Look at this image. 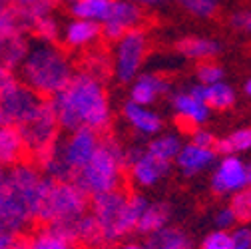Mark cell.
Returning <instances> with one entry per match:
<instances>
[{"label": "cell", "instance_id": "1", "mask_svg": "<svg viewBox=\"0 0 251 249\" xmlns=\"http://www.w3.org/2000/svg\"><path fill=\"white\" fill-rule=\"evenodd\" d=\"M54 114L62 132H74L78 128H90L104 132L110 124V102L106 88L100 80L86 72H76L68 86L50 98Z\"/></svg>", "mask_w": 251, "mask_h": 249}, {"label": "cell", "instance_id": "2", "mask_svg": "<svg viewBox=\"0 0 251 249\" xmlns=\"http://www.w3.org/2000/svg\"><path fill=\"white\" fill-rule=\"evenodd\" d=\"M16 74L18 80L34 94L50 100L68 86V82L76 74V66L68 52L58 44L30 40V50Z\"/></svg>", "mask_w": 251, "mask_h": 249}, {"label": "cell", "instance_id": "3", "mask_svg": "<svg viewBox=\"0 0 251 249\" xmlns=\"http://www.w3.org/2000/svg\"><path fill=\"white\" fill-rule=\"evenodd\" d=\"M148 199L140 194H126L122 188L90 198V213L100 229V237L104 243H116L124 235L136 231V225L144 209L148 207Z\"/></svg>", "mask_w": 251, "mask_h": 249}, {"label": "cell", "instance_id": "4", "mask_svg": "<svg viewBox=\"0 0 251 249\" xmlns=\"http://www.w3.org/2000/svg\"><path fill=\"white\" fill-rule=\"evenodd\" d=\"M122 175H124V148L116 140L100 136L96 153L74 175L72 183H76L88 198H94L100 194L120 190Z\"/></svg>", "mask_w": 251, "mask_h": 249}, {"label": "cell", "instance_id": "5", "mask_svg": "<svg viewBox=\"0 0 251 249\" xmlns=\"http://www.w3.org/2000/svg\"><path fill=\"white\" fill-rule=\"evenodd\" d=\"M90 207V198L72 181H54L48 179L46 190L36 211L34 225L44 227L62 220H70Z\"/></svg>", "mask_w": 251, "mask_h": 249}, {"label": "cell", "instance_id": "6", "mask_svg": "<svg viewBox=\"0 0 251 249\" xmlns=\"http://www.w3.org/2000/svg\"><path fill=\"white\" fill-rule=\"evenodd\" d=\"M16 130L26 146L30 162H34L42 153H46L60 140L62 132L50 100H42V104L32 114L18 124Z\"/></svg>", "mask_w": 251, "mask_h": 249}, {"label": "cell", "instance_id": "7", "mask_svg": "<svg viewBox=\"0 0 251 249\" xmlns=\"http://www.w3.org/2000/svg\"><path fill=\"white\" fill-rule=\"evenodd\" d=\"M46 183H48V177H44L42 172L32 162H22L18 166L8 168L6 192L30 215L32 224L36 220V211L40 207Z\"/></svg>", "mask_w": 251, "mask_h": 249}, {"label": "cell", "instance_id": "8", "mask_svg": "<svg viewBox=\"0 0 251 249\" xmlns=\"http://www.w3.org/2000/svg\"><path fill=\"white\" fill-rule=\"evenodd\" d=\"M148 50L146 32L140 28H134L126 32L116 44L114 56V72L122 84H132L140 76V68Z\"/></svg>", "mask_w": 251, "mask_h": 249}, {"label": "cell", "instance_id": "9", "mask_svg": "<svg viewBox=\"0 0 251 249\" xmlns=\"http://www.w3.org/2000/svg\"><path fill=\"white\" fill-rule=\"evenodd\" d=\"M100 144V134L90 128H78L70 132L68 136L58 140V151L66 166L74 172V175L92 160V155L96 153Z\"/></svg>", "mask_w": 251, "mask_h": 249}, {"label": "cell", "instance_id": "10", "mask_svg": "<svg viewBox=\"0 0 251 249\" xmlns=\"http://www.w3.org/2000/svg\"><path fill=\"white\" fill-rule=\"evenodd\" d=\"M42 100L44 98H40L28 86L16 80L0 92V112H2L6 124L18 126L22 120H26L42 104Z\"/></svg>", "mask_w": 251, "mask_h": 249}, {"label": "cell", "instance_id": "11", "mask_svg": "<svg viewBox=\"0 0 251 249\" xmlns=\"http://www.w3.org/2000/svg\"><path fill=\"white\" fill-rule=\"evenodd\" d=\"M144 12L138 4L128 0H114L106 20L100 24V38L106 42H118L126 32L138 28L142 22Z\"/></svg>", "mask_w": 251, "mask_h": 249}, {"label": "cell", "instance_id": "12", "mask_svg": "<svg viewBox=\"0 0 251 249\" xmlns=\"http://www.w3.org/2000/svg\"><path fill=\"white\" fill-rule=\"evenodd\" d=\"M48 227L50 231H54L58 237H62L66 243H70L72 247L76 245H100L104 243L102 237H100V229L94 222V217L88 211L76 215V217H70V220H62V222H56L52 225H44Z\"/></svg>", "mask_w": 251, "mask_h": 249}, {"label": "cell", "instance_id": "13", "mask_svg": "<svg viewBox=\"0 0 251 249\" xmlns=\"http://www.w3.org/2000/svg\"><path fill=\"white\" fill-rule=\"evenodd\" d=\"M124 168H128L134 181L142 188H151L158 183L170 170V164L155 160L146 149H124Z\"/></svg>", "mask_w": 251, "mask_h": 249}, {"label": "cell", "instance_id": "14", "mask_svg": "<svg viewBox=\"0 0 251 249\" xmlns=\"http://www.w3.org/2000/svg\"><path fill=\"white\" fill-rule=\"evenodd\" d=\"M211 188L215 194H237L247 188V166L235 155H226L213 172Z\"/></svg>", "mask_w": 251, "mask_h": 249}, {"label": "cell", "instance_id": "15", "mask_svg": "<svg viewBox=\"0 0 251 249\" xmlns=\"http://www.w3.org/2000/svg\"><path fill=\"white\" fill-rule=\"evenodd\" d=\"M62 44L70 50H88L100 40V24L90 20L72 18L60 32Z\"/></svg>", "mask_w": 251, "mask_h": 249}, {"label": "cell", "instance_id": "16", "mask_svg": "<svg viewBox=\"0 0 251 249\" xmlns=\"http://www.w3.org/2000/svg\"><path fill=\"white\" fill-rule=\"evenodd\" d=\"M30 225H34L32 220H30V215L4 190L0 194V235L26 233V229Z\"/></svg>", "mask_w": 251, "mask_h": 249}, {"label": "cell", "instance_id": "17", "mask_svg": "<svg viewBox=\"0 0 251 249\" xmlns=\"http://www.w3.org/2000/svg\"><path fill=\"white\" fill-rule=\"evenodd\" d=\"M22 162H30L26 146H24L16 126L4 124V126L0 128V166H4L8 170Z\"/></svg>", "mask_w": 251, "mask_h": 249}, {"label": "cell", "instance_id": "18", "mask_svg": "<svg viewBox=\"0 0 251 249\" xmlns=\"http://www.w3.org/2000/svg\"><path fill=\"white\" fill-rule=\"evenodd\" d=\"M30 50V38L26 34H0V68L18 72Z\"/></svg>", "mask_w": 251, "mask_h": 249}, {"label": "cell", "instance_id": "19", "mask_svg": "<svg viewBox=\"0 0 251 249\" xmlns=\"http://www.w3.org/2000/svg\"><path fill=\"white\" fill-rule=\"evenodd\" d=\"M187 94H192L194 98H198L200 102H203L207 108H213V110H227L235 104V92L224 80L215 82L211 86L196 84V86L190 88Z\"/></svg>", "mask_w": 251, "mask_h": 249}, {"label": "cell", "instance_id": "20", "mask_svg": "<svg viewBox=\"0 0 251 249\" xmlns=\"http://www.w3.org/2000/svg\"><path fill=\"white\" fill-rule=\"evenodd\" d=\"M170 92V82L164 80L162 76L155 74H140L132 82L130 90V102L138 106H150L158 96H164Z\"/></svg>", "mask_w": 251, "mask_h": 249}, {"label": "cell", "instance_id": "21", "mask_svg": "<svg viewBox=\"0 0 251 249\" xmlns=\"http://www.w3.org/2000/svg\"><path fill=\"white\" fill-rule=\"evenodd\" d=\"M215 155H217L215 149L187 144V146H181L176 162H177V168L181 170L183 175H196V174L207 170L215 162Z\"/></svg>", "mask_w": 251, "mask_h": 249}, {"label": "cell", "instance_id": "22", "mask_svg": "<svg viewBox=\"0 0 251 249\" xmlns=\"http://www.w3.org/2000/svg\"><path fill=\"white\" fill-rule=\"evenodd\" d=\"M192 237L179 227L166 225L148 235L144 249H192Z\"/></svg>", "mask_w": 251, "mask_h": 249}, {"label": "cell", "instance_id": "23", "mask_svg": "<svg viewBox=\"0 0 251 249\" xmlns=\"http://www.w3.org/2000/svg\"><path fill=\"white\" fill-rule=\"evenodd\" d=\"M124 118L128 120L132 126L144 134V136H153V134H160L162 130V120L158 114L150 112L146 106H138L134 102H126L124 106Z\"/></svg>", "mask_w": 251, "mask_h": 249}, {"label": "cell", "instance_id": "24", "mask_svg": "<svg viewBox=\"0 0 251 249\" xmlns=\"http://www.w3.org/2000/svg\"><path fill=\"white\" fill-rule=\"evenodd\" d=\"M112 2L114 0H68V10L72 18L102 24L112 8Z\"/></svg>", "mask_w": 251, "mask_h": 249}, {"label": "cell", "instance_id": "25", "mask_svg": "<svg viewBox=\"0 0 251 249\" xmlns=\"http://www.w3.org/2000/svg\"><path fill=\"white\" fill-rule=\"evenodd\" d=\"M177 52L183 54L185 58H192V60H198V62H207L211 60L222 46H219L215 40L211 38H201V36H190V38H181L177 44H176Z\"/></svg>", "mask_w": 251, "mask_h": 249}, {"label": "cell", "instance_id": "26", "mask_svg": "<svg viewBox=\"0 0 251 249\" xmlns=\"http://www.w3.org/2000/svg\"><path fill=\"white\" fill-rule=\"evenodd\" d=\"M170 215H172V207L168 203H164V201L148 203V207L144 209L140 222L136 225V231H140L144 235H150L153 231H158V229L168 225Z\"/></svg>", "mask_w": 251, "mask_h": 249}, {"label": "cell", "instance_id": "27", "mask_svg": "<svg viewBox=\"0 0 251 249\" xmlns=\"http://www.w3.org/2000/svg\"><path fill=\"white\" fill-rule=\"evenodd\" d=\"M172 104H174L176 112L179 114V118L187 120L190 124H203L209 116V108L203 102H200L198 98H194L192 94H187V92L176 94Z\"/></svg>", "mask_w": 251, "mask_h": 249}, {"label": "cell", "instance_id": "28", "mask_svg": "<svg viewBox=\"0 0 251 249\" xmlns=\"http://www.w3.org/2000/svg\"><path fill=\"white\" fill-rule=\"evenodd\" d=\"M179 149H181V142H179L177 136H172V134L153 138V140L148 144V148H146V151H148L150 155H153L155 160L166 162V164H170L172 160L177 158Z\"/></svg>", "mask_w": 251, "mask_h": 249}, {"label": "cell", "instance_id": "29", "mask_svg": "<svg viewBox=\"0 0 251 249\" xmlns=\"http://www.w3.org/2000/svg\"><path fill=\"white\" fill-rule=\"evenodd\" d=\"M213 149H215V153H224V155H235L237 151L251 149V128L235 130L233 134L217 140Z\"/></svg>", "mask_w": 251, "mask_h": 249}, {"label": "cell", "instance_id": "30", "mask_svg": "<svg viewBox=\"0 0 251 249\" xmlns=\"http://www.w3.org/2000/svg\"><path fill=\"white\" fill-rule=\"evenodd\" d=\"M28 36H32L30 40H34V42L58 44V40H60V24H58V20L52 14L42 16V18H38L32 26H30Z\"/></svg>", "mask_w": 251, "mask_h": 249}, {"label": "cell", "instance_id": "31", "mask_svg": "<svg viewBox=\"0 0 251 249\" xmlns=\"http://www.w3.org/2000/svg\"><path fill=\"white\" fill-rule=\"evenodd\" d=\"M0 34H26L28 36L26 22L20 18V14L6 0H0Z\"/></svg>", "mask_w": 251, "mask_h": 249}, {"label": "cell", "instance_id": "32", "mask_svg": "<svg viewBox=\"0 0 251 249\" xmlns=\"http://www.w3.org/2000/svg\"><path fill=\"white\" fill-rule=\"evenodd\" d=\"M28 249H74L62 237H58L48 227H38V231L28 235Z\"/></svg>", "mask_w": 251, "mask_h": 249}, {"label": "cell", "instance_id": "33", "mask_svg": "<svg viewBox=\"0 0 251 249\" xmlns=\"http://www.w3.org/2000/svg\"><path fill=\"white\" fill-rule=\"evenodd\" d=\"M231 211L235 215V220L241 224H249L251 222V188H243L239 190L233 199H231Z\"/></svg>", "mask_w": 251, "mask_h": 249}, {"label": "cell", "instance_id": "34", "mask_svg": "<svg viewBox=\"0 0 251 249\" xmlns=\"http://www.w3.org/2000/svg\"><path fill=\"white\" fill-rule=\"evenodd\" d=\"M177 2L187 10L192 12L194 16L200 18H209L217 12V4L219 0H177Z\"/></svg>", "mask_w": 251, "mask_h": 249}, {"label": "cell", "instance_id": "35", "mask_svg": "<svg viewBox=\"0 0 251 249\" xmlns=\"http://www.w3.org/2000/svg\"><path fill=\"white\" fill-rule=\"evenodd\" d=\"M198 80L203 86H211L215 82H222L224 80V68L215 64V62H200L198 64Z\"/></svg>", "mask_w": 251, "mask_h": 249}, {"label": "cell", "instance_id": "36", "mask_svg": "<svg viewBox=\"0 0 251 249\" xmlns=\"http://www.w3.org/2000/svg\"><path fill=\"white\" fill-rule=\"evenodd\" d=\"M201 249H231V237L227 231H211L209 235L203 237L201 241Z\"/></svg>", "mask_w": 251, "mask_h": 249}, {"label": "cell", "instance_id": "37", "mask_svg": "<svg viewBox=\"0 0 251 249\" xmlns=\"http://www.w3.org/2000/svg\"><path fill=\"white\" fill-rule=\"evenodd\" d=\"M231 237V249H251V227L241 225L229 233Z\"/></svg>", "mask_w": 251, "mask_h": 249}, {"label": "cell", "instance_id": "38", "mask_svg": "<svg viewBox=\"0 0 251 249\" xmlns=\"http://www.w3.org/2000/svg\"><path fill=\"white\" fill-rule=\"evenodd\" d=\"M235 224H237V220H235V215H233L231 207H224V209H219V211H217V215H215V225H217V229L226 231V229L233 227Z\"/></svg>", "mask_w": 251, "mask_h": 249}, {"label": "cell", "instance_id": "39", "mask_svg": "<svg viewBox=\"0 0 251 249\" xmlns=\"http://www.w3.org/2000/svg\"><path fill=\"white\" fill-rule=\"evenodd\" d=\"M215 136L211 134V132H205V130H194V134H192V142L190 144H194V146H200V148H209V149H213V146H215Z\"/></svg>", "mask_w": 251, "mask_h": 249}, {"label": "cell", "instance_id": "40", "mask_svg": "<svg viewBox=\"0 0 251 249\" xmlns=\"http://www.w3.org/2000/svg\"><path fill=\"white\" fill-rule=\"evenodd\" d=\"M16 80H18V76L14 72H8L4 68H0V92H2L6 86H10L12 82H16Z\"/></svg>", "mask_w": 251, "mask_h": 249}, {"label": "cell", "instance_id": "41", "mask_svg": "<svg viewBox=\"0 0 251 249\" xmlns=\"http://www.w3.org/2000/svg\"><path fill=\"white\" fill-rule=\"evenodd\" d=\"M245 18H247V12H237L231 16V26L233 28H239V30H245Z\"/></svg>", "mask_w": 251, "mask_h": 249}, {"label": "cell", "instance_id": "42", "mask_svg": "<svg viewBox=\"0 0 251 249\" xmlns=\"http://www.w3.org/2000/svg\"><path fill=\"white\" fill-rule=\"evenodd\" d=\"M6 179H8V170L4 166H0V194L6 190Z\"/></svg>", "mask_w": 251, "mask_h": 249}, {"label": "cell", "instance_id": "43", "mask_svg": "<svg viewBox=\"0 0 251 249\" xmlns=\"http://www.w3.org/2000/svg\"><path fill=\"white\" fill-rule=\"evenodd\" d=\"M132 4H138V6H155V4H162L164 0H128Z\"/></svg>", "mask_w": 251, "mask_h": 249}, {"label": "cell", "instance_id": "44", "mask_svg": "<svg viewBox=\"0 0 251 249\" xmlns=\"http://www.w3.org/2000/svg\"><path fill=\"white\" fill-rule=\"evenodd\" d=\"M120 249H144V245H138V243H126V245H122Z\"/></svg>", "mask_w": 251, "mask_h": 249}, {"label": "cell", "instance_id": "45", "mask_svg": "<svg viewBox=\"0 0 251 249\" xmlns=\"http://www.w3.org/2000/svg\"><path fill=\"white\" fill-rule=\"evenodd\" d=\"M245 30L251 32V12H247V18H245Z\"/></svg>", "mask_w": 251, "mask_h": 249}, {"label": "cell", "instance_id": "46", "mask_svg": "<svg viewBox=\"0 0 251 249\" xmlns=\"http://www.w3.org/2000/svg\"><path fill=\"white\" fill-rule=\"evenodd\" d=\"M245 94L247 96H251V78L247 80V84H245Z\"/></svg>", "mask_w": 251, "mask_h": 249}, {"label": "cell", "instance_id": "47", "mask_svg": "<svg viewBox=\"0 0 251 249\" xmlns=\"http://www.w3.org/2000/svg\"><path fill=\"white\" fill-rule=\"evenodd\" d=\"M247 188H251V166H247Z\"/></svg>", "mask_w": 251, "mask_h": 249}, {"label": "cell", "instance_id": "48", "mask_svg": "<svg viewBox=\"0 0 251 249\" xmlns=\"http://www.w3.org/2000/svg\"><path fill=\"white\" fill-rule=\"evenodd\" d=\"M4 124H6V122H4V116H2V112H0V128H2Z\"/></svg>", "mask_w": 251, "mask_h": 249}]
</instances>
